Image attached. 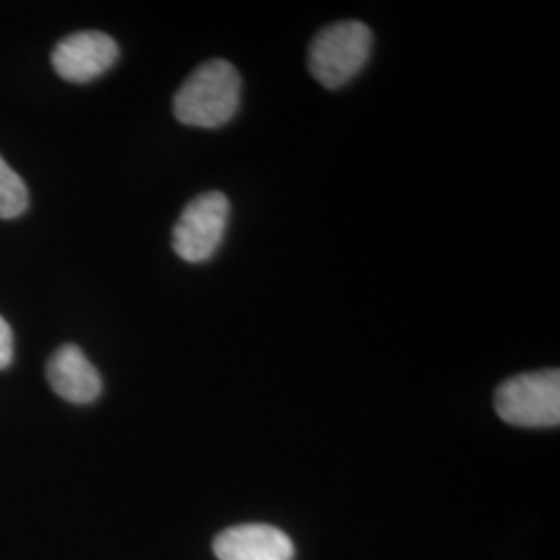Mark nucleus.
I'll return each instance as SVG.
<instances>
[{
    "instance_id": "f257e3e1",
    "label": "nucleus",
    "mask_w": 560,
    "mask_h": 560,
    "mask_svg": "<svg viewBox=\"0 0 560 560\" xmlns=\"http://www.w3.org/2000/svg\"><path fill=\"white\" fill-rule=\"evenodd\" d=\"M241 88L240 71L229 60H208L180 85L173 113L183 125L219 129L237 115Z\"/></svg>"
},
{
    "instance_id": "f03ea898",
    "label": "nucleus",
    "mask_w": 560,
    "mask_h": 560,
    "mask_svg": "<svg viewBox=\"0 0 560 560\" xmlns=\"http://www.w3.org/2000/svg\"><path fill=\"white\" fill-rule=\"evenodd\" d=\"M372 32L361 21H340L320 30L310 46V71L326 90L353 80L372 52Z\"/></svg>"
},
{
    "instance_id": "7ed1b4c3",
    "label": "nucleus",
    "mask_w": 560,
    "mask_h": 560,
    "mask_svg": "<svg viewBox=\"0 0 560 560\" xmlns=\"http://www.w3.org/2000/svg\"><path fill=\"white\" fill-rule=\"evenodd\" d=\"M499 418L520 428H557L560 423V372L540 370L502 382L494 395Z\"/></svg>"
},
{
    "instance_id": "20e7f679",
    "label": "nucleus",
    "mask_w": 560,
    "mask_h": 560,
    "mask_svg": "<svg viewBox=\"0 0 560 560\" xmlns=\"http://www.w3.org/2000/svg\"><path fill=\"white\" fill-rule=\"evenodd\" d=\"M231 219V201L222 191H206L189 201L173 229V249L189 264L208 261L222 245Z\"/></svg>"
},
{
    "instance_id": "39448f33",
    "label": "nucleus",
    "mask_w": 560,
    "mask_h": 560,
    "mask_svg": "<svg viewBox=\"0 0 560 560\" xmlns=\"http://www.w3.org/2000/svg\"><path fill=\"white\" fill-rule=\"evenodd\" d=\"M119 59V46L104 32H78L60 40L52 67L60 80L88 83L104 75Z\"/></svg>"
},
{
    "instance_id": "423d86ee",
    "label": "nucleus",
    "mask_w": 560,
    "mask_h": 560,
    "mask_svg": "<svg viewBox=\"0 0 560 560\" xmlns=\"http://www.w3.org/2000/svg\"><path fill=\"white\" fill-rule=\"evenodd\" d=\"M219 560H293L295 546L291 538L266 523H243L224 529L214 538Z\"/></svg>"
},
{
    "instance_id": "0eeeda50",
    "label": "nucleus",
    "mask_w": 560,
    "mask_h": 560,
    "mask_svg": "<svg viewBox=\"0 0 560 560\" xmlns=\"http://www.w3.org/2000/svg\"><path fill=\"white\" fill-rule=\"evenodd\" d=\"M46 378L60 399L73 405L94 402L102 395L101 372L78 345H62L46 365Z\"/></svg>"
},
{
    "instance_id": "6e6552de",
    "label": "nucleus",
    "mask_w": 560,
    "mask_h": 560,
    "mask_svg": "<svg viewBox=\"0 0 560 560\" xmlns=\"http://www.w3.org/2000/svg\"><path fill=\"white\" fill-rule=\"evenodd\" d=\"M30 206V194L20 175L0 156V219L21 217Z\"/></svg>"
},
{
    "instance_id": "1a4fd4ad",
    "label": "nucleus",
    "mask_w": 560,
    "mask_h": 560,
    "mask_svg": "<svg viewBox=\"0 0 560 560\" xmlns=\"http://www.w3.org/2000/svg\"><path fill=\"white\" fill-rule=\"evenodd\" d=\"M13 351H15L13 330H11V326L7 324V320L0 316V370H7L11 365Z\"/></svg>"
}]
</instances>
